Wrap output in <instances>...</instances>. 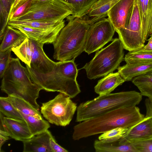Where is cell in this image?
Here are the masks:
<instances>
[{"mask_svg": "<svg viewBox=\"0 0 152 152\" xmlns=\"http://www.w3.org/2000/svg\"><path fill=\"white\" fill-rule=\"evenodd\" d=\"M118 33L124 49L129 52L136 51L144 46L141 20L137 0L124 28L119 29Z\"/></svg>", "mask_w": 152, "mask_h": 152, "instance_id": "9c48e42d", "label": "cell"}, {"mask_svg": "<svg viewBox=\"0 0 152 152\" xmlns=\"http://www.w3.org/2000/svg\"><path fill=\"white\" fill-rule=\"evenodd\" d=\"M34 50L33 40L27 37L19 46L12 49V51L29 68Z\"/></svg>", "mask_w": 152, "mask_h": 152, "instance_id": "cb8c5ba5", "label": "cell"}, {"mask_svg": "<svg viewBox=\"0 0 152 152\" xmlns=\"http://www.w3.org/2000/svg\"><path fill=\"white\" fill-rule=\"evenodd\" d=\"M10 137L7 132L0 130V150H1L2 146L7 140L9 139Z\"/></svg>", "mask_w": 152, "mask_h": 152, "instance_id": "8d00e7d4", "label": "cell"}, {"mask_svg": "<svg viewBox=\"0 0 152 152\" xmlns=\"http://www.w3.org/2000/svg\"><path fill=\"white\" fill-rule=\"evenodd\" d=\"M132 143L138 152H152V138Z\"/></svg>", "mask_w": 152, "mask_h": 152, "instance_id": "836d02e7", "label": "cell"}, {"mask_svg": "<svg viewBox=\"0 0 152 152\" xmlns=\"http://www.w3.org/2000/svg\"><path fill=\"white\" fill-rule=\"evenodd\" d=\"M75 59L58 62L51 72L46 73L37 72L26 66V67L32 81L43 90L64 93L72 99L81 92L76 80L78 70Z\"/></svg>", "mask_w": 152, "mask_h": 152, "instance_id": "7a4b0ae2", "label": "cell"}, {"mask_svg": "<svg viewBox=\"0 0 152 152\" xmlns=\"http://www.w3.org/2000/svg\"><path fill=\"white\" fill-rule=\"evenodd\" d=\"M12 49L0 52V77L1 78L10 62Z\"/></svg>", "mask_w": 152, "mask_h": 152, "instance_id": "d6a6232c", "label": "cell"}, {"mask_svg": "<svg viewBox=\"0 0 152 152\" xmlns=\"http://www.w3.org/2000/svg\"><path fill=\"white\" fill-rule=\"evenodd\" d=\"M67 4L72 11L71 15L67 18H81L90 10L98 0H61Z\"/></svg>", "mask_w": 152, "mask_h": 152, "instance_id": "603a6c76", "label": "cell"}, {"mask_svg": "<svg viewBox=\"0 0 152 152\" xmlns=\"http://www.w3.org/2000/svg\"><path fill=\"white\" fill-rule=\"evenodd\" d=\"M94 147L96 152H138L132 143L122 138L111 141L96 140Z\"/></svg>", "mask_w": 152, "mask_h": 152, "instance_id": "ac0fdd59", "label": "cell"}, {"mask_svg": "<svg viewBox=\"0 0 152 152\" xmlns=\"http://www.w3.org/2000/svg\"><path fill=\"white\" fill-rule=\"evenodd\" d=\"M33 0H23L20 1L10 13L8 21L13 20L24 15L30 8Z\"/></svg>", "mask_w": 152, "mask_h": 152, "instance_id": "1f68e13d", "label": "cell"}, {"mask_svg": "<svg viewBox=\"0 0 152 152\" xmlns=\"http://www.w3.org/2000/svg\"><path fill=\"white\" fill-rule=\"evenodd\" d=\"M142 98L140 93L135 91L99 95L79 104L75 121L80 122L119 108L136 106Z\"/></svg>", "mask_w": 152, "mask_h": 152, "instance_id": "5b68a950", "label": "cell"}, {"mask_svg": "<svg viewBox=\"0 0 152 152\" xmlns=\"http://www.w3.org/2000/svg\"><path fill=\"white\" fill-rule=\"evenodd\" d=\"M140 16L143 40H147L151 23L152 15V0H137Z\"/></svg>", "mask_w": 152, "mask_h": 152, "instance_id": "7402d4cb", "label": "cell"}, {"mask_svg": "<svg viewBox=\"0 0 152 152\" xmlns=\"http://www.w3.org/2000/svg\"><path fill=\"white\" fill-rule=\"evenodd\" d=\"M115 30L108 18H104L90 25L84 51L88 55L99 50L112 41Z\"/></svg>", "mask_w": 152, "mask_h": 152, "instance_id": "30bf717a", "label": "cell"}, {"mask_svg": "<svg viewBox=\"0 0 152 152\" xmlns=\"http://www.w3.org/2000/svg\"><path fill=\"white\" fill-rule=\"evenodd\" d=\"M120 0H98L80 18L91 25L108 16L109 11Z\"/></svg>", "mask_w": 152, "mask_h": 152, "instance_id": "9a60e30c", "label": "cell"}, {"mask_svg": "<svg viewBox=\"0 0 152 152\" xmlns=\"http://www.w3.org/2000/svg\"><path fill=\"white\" fill-rule=\"evenodd\" d=\"M148 74H151V75H152V71L150 72H149Z\"/></svg>", "mask_w": 152, "mask_h": 152, "instance_id": "b9f144b4", "label": "cell"}, {"mask_svg": "<svg viewBox=\"0 0 152 152\" xmlns=\"http://www.w3.org/2000/svg\"><path fill=\"white\" fill-rule=\"evenodd\" d=\"M0 113L4 117L18 120H23L21 114L7 100V97H0Z\"/></svg>", "mask_w": 152, "mask_h": 152, "instance_id": "f1b7e54d", "label": "cell"}, {"mask_svg": "<svg viewBox=\"0 0 152 152\" xmlns=\"http://www.w3.org/2000/svg\"><path fill=\"white\" fill-rule=\"evenodd\" d=\"M145 104L146 109V117H151L152 118V99L146 98L145 101Z\"/></svg>", "mask_w": 152, "mask_h": 152, "instance_id": "d590c367", "label": "cell"}, {"mask_svg": "<svg viewBox=\"0 0 152 152\" xmlns=\"http://www.w3.org/2000/svg\"><path fill=\"white\" fill-rule=\"evenodd\" d=\"M117 69L125 81H130L136 77L148 74L152 71V62L126 63L119 66Z\"/></svg>", "mask_w": 152, "mask_h": 152, "instance_id": "d6986e66", "label": "cell"}, {"mask_svg": "<svg viewBox=\"0 0 152 152\" xmlns=\"http://www.w3.org/2000/svg\"><path fill=\"white\" fill-rule=\"evenodd\" d=\"M152 138V118L145 116L140 121L129 129L121 138L131 143Z\"/></svg>", "mask_w": 152, "mask_h": 152, "instance_id": "5bb4252c", "label": "cell"}, {"mask_svg": "<svg viewBox=\"0 0 152 152\" xmlns=\"http://www.w3.org/2000/svg\"><path fill=\"white\" fill-rule=\"evenodd\" d=\"M9 25L19 30L28 38L44 44H53L59 34L20 25L11 24Z\"/></svg>", "mask_w": 152, "mask_h": 152, "instance_id": "2e32d148", "label": "cell"}, {"mask_svg": "<svg viewBox=\"0 0 152 152\" xmlns=\"http://www.w3.org/2000/svg\"><path fill=\"white\" fill-rule=\"evenodd\" d=\"M19 59L11 58L2 78L1 89L8 95L25 100L39 110L37 100L43 89L32 81L27 68L22 65Z\"/></svg>", "mask_w": 152, "mask_h": 152, "instance_id": "3957f363", "label": "cell"}, {"mask_svg": "<svg viewBox=\"0 0 152 152\" xmlns=\"http://www.w3.org/2000/svg\"><path fill=\"white\" fill-rule=\"evenodd\" d=\"M13 106L23 113L34 116L39 119H42L41 113L25 100L16 96L8 95L7 97Z\"/></svg>", "mask_w": 152, "mask_h": 152, "instance_id": "d4e9b609", "label": "cell"}, {"mask_svg": "<svg viewBox=\"0 0 152 152\" xmlns=\"http://www.w3.org/2000/svg\"><path fill=\"white\" fill-rule=\"evenodd\" d=\"M66 18L67 24L61 30L53 44V58L60 61L75 58L84 51L90 26L80 18Z\"/></svg>", "mask_w": 152, "mask_h": 152, "instance_id": "277c9868", "label": "cell"}, {"mask_svg": "<svg viewBox=\"0 0 152 152\" xmlns=\"http://www.w3.org/2000/svg\"><path fill=\"white\" fill-rule=\"evenodd\" d=\"M152 36V15L151 16V23L149 29L148 36Z\"/></svg>", "mask_w": 152, "mask_h": 152, "instance_id": "ab89813d", "label": "cell"}, {"mask_svg": "<svg viewBox=\"0 0 152 152\" xmlns=\"http://www.w3.org/2000/svg\"><path fill=\"white\" fill-rule=\"evenodd\" d=\"M23 0H15L14 2V3L12 6L11 10H10V13L12 11V10L16 6V5L21 1Z\"/></svg>", "mask_w": 152, "mask_h": 152, "instance_id": "f35d334b", "label": "cell"}, {"mask_svg": "<svg viewBox=\"0 0 152 152\" xmlns=\"http://www.w3.org/2000/svg\"><path fill=\"white\" fill-rule=\"evenodd\" d=\"M33 41L34 50L31 67L29 68L36 72L42 73L51 72L57 62L53 61L46 54L43 49L44 44L33 40Z\"/></svg>", "mask_w": 152, "mask_h": 152, "instance_id": "4fadbf2b", "label": "cell"}, {"mask_svg": "<svg viewBox=\"0 0 152 152\" xmlns=\"http://www.w3.org/2000/svg\"><path fill=\"white\" fill-rule=\"evenodd\" d=\"M54 0H33V2L37 3V2H42L48 1H53Z\"/></svg>", "mask_w": 152, "mask_h": 152, "instance_id": "60d3db41", "label": "cell"}, {"mask_svg": "<svg viewBox=\"0 0 152 152\" xmlns=\"http://www.w3.org/2000/svg\"><path fill=\"white\" fill-rule=\"evenodd\" d=\"M27 37L18 30L7 25L0 46V52L6 51L20 45Z\"/></svg>", "mask_w": 152, "mask_h": 152, "instance_id": "44dd1931", "label": "cell"}, {"mask_svg": "<svg viewBox=\"0 0 152 152\" xmlns=\"http://www.w3.org/2000/svg\"><path fill=\"white\" fill-rule=\"evenodd\" d=\"M52 135L48 130L23 141V152H52L49 142Z\"/></svg>", "mask_w": 152, "mask_h": 152, "instance_id": "e0dca14e", "label": "cell"}, {"mask_svg": "<svg viewBox=\"0 0 152 152\" xmlns=\"http://www.w3.org/2000/svg\"><path fill=\"white\" fill-rule=\"evenodd\" d=\"M0 117V130L7 132L11 138L23 142L33 136L24 120L10 118L4 117L1 113Z\"/></svg>", "mask_w": 152, "mask_h": 152, "instance_id": "8fae6325", "label": "cell"}, {"mask_svg": "<svg viewBox=\"0 0 152 152\" xmlns=\"http://www.w3.org/2000/svg\"><path fill=\"white\" fill-rule=\"evenodd\" d=\"M129 128L118 127L102 133L98 137V140L107 141L118 140L122 138Z\"/></svg>", "mask_w": 152, "mask_h": 152, "instance_id": "4dcf8cb0", "label": "cell"}, {"mask_svg": "<svg viewBox=\"0 0 152 152\" xmlns=\"http://www.w3.org/2000/svg\"><path fill=\"white\" fill-rule=\"evenodd\" d=\"M132 81L142 96L152 99V75H140L134 78Z\"/></svg>", "mask_w": 152, "mask_h": 152, "instance_id": "4316f807", "label": "cell"}, {"mask_svg": "<svg viewBox=\"0 0 152 152\" xmlns=\"http://www.w3.org/2000/svg\"><path fill=\"white\" fill-rule=\"evenodd\" d=\"M148 40V43L147 45L138 50L140 51L152 52V36Z\"/></svg>", "mask_w": 152, "mask_h": 152, "instance_id": "74e56055", "label": "cell"}, {"mask_svg": "<svg viewBox=\"0 0 152 152\" xmlns=\"http://www.w3.org/2000/svg\"><path fill=\"white\" fill-rule=\"evenodd\" d=\"M71 99L60 92L53 99L42 103L41 113L49 123L65 126L69 124L77 107Z\"/></svg>", "mask_w": 152, "mask_h": 152, "instance_id": "52a82bcc", "label": "cell"}, {"mask_svg": "<svg viewBox=\"0 0 152 152\" xmlns=\"http://www.w3.org/2000/svg\"><path fill=\"white\" fill-rule=\"evenodd\" d=\"M145 116L136 106L117 108L75 125L72 138L78 140L118 127L130 128Z\"/></svg>", "mask_w": 152, "mask_h": 152, "instance_id": "6da1fadb", "label": "cell"}, {"mask_svg": "<svg viewBox=\"0 0 152 152\" xmlns=\"http://www.w3.org/2000/svg\"><path fill=\"white\" fill-rule=\"evenodd\" d=\"M125 81L118 72L111 73L98 81L94 91L99 95L110 94Z\"/></svg>", "mask_w": 152, "mask_h": 152, "instance_id": "ffe728a7", "label": "cell"}, {"mask_svg": "<svg viewBox=\"0 0 152 152\" xmlns=\"http://www.w3.org/2000/svg\"><path fill=\"white\" fill-rule=\"evenodd\" d=\"M124 60L126 63L152 62V52L129 51L125 55Z\"/></svg>", "mask_w": 152, "mask_h": 152, "instance_id": "f546056e", "label": "cell"}, {"mask_svg": "<svg viewBox=\"0 0 152 152\" xmlns=\"http://www.w3.org/2000/svg\"><path fill=\"white\" fill-rule=\"evenodd\" d=\"M15 0H0V39L1 40L8 25L11 8Z\"/></svg>", "mask_w": 152, "mask_h": 152, "instance_id": "83f0119b", "label": "cell"}, {"mask_svg": "<svg viewBox=\"0 0 152 152\" xmlns=\"http://www.w3.org/2000/svg\"><path fill=\"white\" fill-rule=\"evenodd\" d=\"M26 122L29 129L33 136L42 133L50 127L48 121L30 115H25L19 112Z\"/></svg>", "mask_w": 152, "mask_h": 152, "instance_id": "484cf974", "label": "cell"}, {"mask_svg": "<svg viewBox=\"0 0 152 152\" xmlns=\"http://www.w3.org/2000/svg\"><path fill=\"white\" fill-rule=\"evenodd\" d=\"M135 0H120L109 11L108 18L115 30L124 28L133 8Z\"/></svg>", "mask_w": 152, "mask_h": 152, "instance_id": "7c38bea8", "label": "cell"}, {"mask_svg": "<svg viewBox=\"0 0 152 152\" xmlns=\"http://www.w3.org/2000/svg\"><path fill=\"white\" fill-rule=\"evenodd\" d=\"M124 49L119 38L113 39L110 45L96 51L93 58L81 69L85 70L90 80L105 76L119 66L124 59Z\"/></svg>", "mask_w": 152, "mask_h": 152, "instance_id": "8992f818", "label": "cell"}, {"mask_svg": "<svg viewBox=\"0 0 152 152\" xmlns=\"http://www.w3.org/2000/svg\"><path fill=\"white\" fill-rule=\"evenodd\" d=\"M72 11L61 0L33 3L23 15L12 20L29 21L65 18L72 15Z\"/></svg>", "mask_w": 152, "mask_h": 152, "instance_id": "ba28073f", "label": "cell"}, {"mask_svg": "<svg viewBox=\"0 0 152 152\" xmlns=\"http://www.w3.org/2000/svg\"><path fill=\"white\" fill-rule=\"evenodd\" d=\"M50 144L52 152H68L66 149L58 144L52 135L50 139Z\"/></svg>", "mask_w": 152, "mask_h": 152, "instance_id": "e575fe53", "label": "cell"}]
</instances>
